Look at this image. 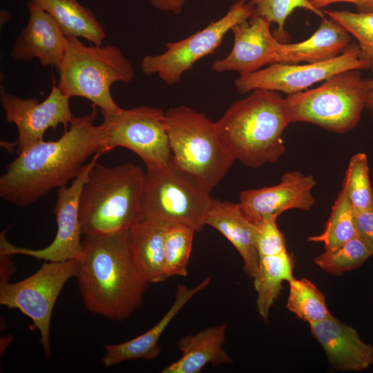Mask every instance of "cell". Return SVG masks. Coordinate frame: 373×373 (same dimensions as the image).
<instances>
[{
    "instance_id": "1",
    "label": "cell",
    "mask_w": 373,
    "mask_h": 373,
    "mask_svg": "<svg viewBox=\"0 0 373 373\" xmlns=\"http://www.w3.org/2000/svg\"><path fill=\"white\" fill-rule=\"evenodd\" d=\"M97 106L74 117L68 130L55 141H44L18 154L0 177V197L27 207L54 188L66 186L82 171L88 158L99 151V127L95 125Z\"/></svg>"
},
{
    "instance_id": "2",
    "label": "cell",
    "mask_w": 373,
    "mask_h": 373,
    "mask_svg": "<svg viewBox=\"0 0 373 373\" xmlns=\"http://www.w3.org/2000/svg\"><path fill=\"white\" fill-rule=\"evenodd\" d=\"M85 236L76 276L85 307L125 320L142 305L149 284L136 262L129 230Z\"/></svg>"
},
{
    "instance_id": "3",
    "label": "cell",
    "mask_w": 373,
    "mask_h": 373,
    "mask_svg": "<svg viewBox=\"0 0 373 373\" xmlns=\"http://www.w3.org/2000/svg\"><path fill=\"white\" fill-rule=\"evenodd\" d=\"M289 123L286 100L279 92L255 89L233 103L215 124L233 160L257 169L285 153L283 134Z\"/></svg>"
},
{
    "instance_id": "4",
    "label": "cell",
    "mask_w": 373,
    "mask_h": 373,
    "mask_svg": "<svg viewBox=\"0 0 373 373\" xmlns=\"http://www.w3.org/2000/svg\"><path fill=\"white\" fill-rule=\"evenodd\" d=\"M144 176V171L133 163L106 166L97 162L79 198L82 234L129 230L139 222Z\"/></svg>"
},
{
    "instance_id": "5",
    "label": "cell",
    "mask_w": 373,
    "mask_h": 373,
    "mask_svg": "<svg viewBox=\"0 0 373 373\" xmlns=\"http://www.w3.org/2000/svg\"><path fill=\"white\" fill-rule=\"evenodd\" d=\"M57 87L68 97L88 99L104 112L121 109L111 94L116 82L133 80L132 64L115 46H86L78 37L66 36V51Z\"/></svg>"
},
{
    "instance_id": "6",
    "label": "cell",
    "mask_w": 373,
    "mask_h": 373,
    "mask_svg": "<svg viewBox=\"0 0 373 373\" xmlns=\"http://www.w3.org/2000/svg\"><path fill=\"white\" fill-rule=\"evenodd\" d=\"M165 121L173 161L210 193L235 161L222 144L215 122L186 106L168 109Z\"/></svg>"
},
{
    "instance_id": "7",
    "label": "cell",
    "mask_w": 373,
    "mask_h": 373,
    "mask_svg": "<svg viewBox=\"0 0 373 373\" xmlns=\"http://www.w3.org/2000/svg\"><path fill=\"white\" fill-rule=\"evenodd\" d=\"M370 79L360 70L340 72L319 86L287 95L291 122H307L336 133L353 130L366 108Z\"/></svg>"
},
{
    "instance_id": "8",
    "label": "cell",
    "mask_w": 373,
    "mask_h": 373,
    "mask_svg": "<svg viewBox=\"0 0 373 373\" xmlns=\"http://www.w3.org/2000/svg\"><path fill=\"white\" fill-rule=\"evenodd\" d=\"M213 198L210 193L171 157L159 167L146 169L141 201V220L178 223L200 232Z\"/></svg>"
},
{
    "instance_id": "9",
    "label": "cell",
    "mask_w": 373,
    "mask_h": 373,
    "mask_svg": "<svg viewBox=\"0 0 373 373\" xmlns=\"http://www.w3.org/2000/svg\"><path fill=\"white\" fill-rule=\"evenodd\" d=\"M102 113L98 153L103 154L116 147H124L137 154L146 169L169 162L171 151L162 110L141 106Z\"/></svg>"
},
{
    "instance_id": "10",
    "label": "cell",
    "mask_w": 373,
    "mask_h": 373,
    "mask_svg": "<svg viewBox=\"0 0 373 373\" xmlns=\"http://www.w3.org/2000/svg\"><path fill=\"white\" fill-rule=\"evenodd\" d=\"M79 261L46 262L33 274L15 283H0V304L17 309L40 333L44 355H51L50 326L55 302L66 282L77 276Z\"/></svg>"
},
{
    "instance_id": "11",
    "label": "cell",
    "mask_w": 373,
    "mask_h": 373,
    "mask_svg": "<svg viewBox=\"0 0 373 373\" xmlns=\"http://www.w3.org/2000/svg\"><path fill=\"white\" fill-rule=\"evenodd\" d=\"M254 15L251 6L238 0L221 18L184 39L168 42L164 52L144 57L140 61L141 71L147 76L157 75L168 85L177 84L196 61L215 52L235 25Z\"/></svg>"
},
{
    "instance_id": "12",
    "label": "cell",
    "mask_w": 373,
    "mask_h": 373,
    "mask_svg": "<svg viewBox=\"0 0 373 373\" xmlns=\"http://www.w3.org/2000/svg\"><path fill=\"white\" fill-rule=\"evenodd\" d=\"M353 69L370 70L359 57L358 44L351 42L342 54L332 59L302 64L275 63L256 72L239 75L234 80V86L241 94L255 89H266L291 95L340 72Z\"/></svg>"
},
{
    "instance_id": "13",
    "label": "cell",
    "mask_w": 373,
    "mask_h": 373,
    "mask_svg": "<svg viewBox=\"0 0 373 373\" xmlns=\"http://www.w3.org/2000/svg\"><path fill=\"white\" fill-rule=\"evenodd\" d=\"M102 154L96 153L86 163L80 173L69 186L59 188L53 210L57 222V233L52 242L46 247L32 249L17 247L6 237L5 231L0 236V254H21L46 262H61L79 260L82 250L79 204L82 187L89 171Z\"/></svg>"
},
{
    "instance_id": "14",
    "label": "cell",
    "mask_w": 373,
    "mask_h": 373,
    "mask_svg": "<svg viewBox=\"0 0 373 373\" xmlns=\"http://www.w3.org/2000/svg\"><path fill=\"white\" fill-rule=\"evenodd\" d=\"M49 95L41 102L35 98H23L6 92L1 85L0 100L6 113V120L14 123L18 131L17 155L32 145L44 140L45 132L50 128L55 130L59 125L65 131L74 117L69 99L55 85Z\"/></svg>"
},
{
    "instance_id": "15",
    "label": "cell",
    "mask_w": 373,
    "mask_h": 373,
    "mask_svg": "<svg viewBox=\"0 0 373 373\" xmlns=\"http://www.w3.org/2000/svg\"><path fill=\"white\" fill-rule=\"evenodd\" d=\"M271 23L254 15L231 28L233 45L224 58L213 61L212 70L234 71L240 75L256 72L278 62L280 42L271 31Z\"/></svg>"
},
{
    "instance_id": "16",
    "label": "cell",
    "mask_w": 373,
    "mask_h": 373,
    "mask_svg": "<svg viewBox=\"0 0 373 373\" xmlns=\"http://www.w3.org/2000/svg\"><path fill=\"white\" fill-rule=\"evenodd\" d=\"M316 185L313 175L288 171L276 185L241 191L239 204L253 222L269 216L278 217L289 209L309 211L315 204L312 190Z\"/></svg>"
},
{
    "instance_id": "17",
    "label": "cell",
    "mask_w": 373,
    "mask_h": 373,
    "mask_svg": "<svg viewBox=\"0 0 373 373\" xmlns=\"http://www.w3.org/2000/svg\"><path fill=\"white\" fill-rule=\"evenodd\" d=\"M29 19L15 39L10 56L14 60L37 59L44 66L57 70L66 47V36L57 21L36 2L27 3Z\"/></svg>"
},
{
    "instance_id": "18",
    "label": "cell",
    "mask_w": 373,
    "mask_h": 373,
    "mask_svg": "<svg viewBox=\"0 0 373 373\" xmlns=\"http://www.w3.org/2000/svg\"><path fill=\"white\" fill-rule=\"evenodd\" d=\"M314 337L337 370L361 371L373 364V347L363 342L358 332L331 317L309 323Z\"/></svg>"
},
{
    "instance_id": "19",
    "label": "cell",
    "mask_w": 373,
    "mask_h": 373,
    "mask_svg": "<svg viewBox=\"0 0 373 373\" xmlns=\"http://www.w3.org/2000/svg\"><path fill=\"white\" fill-rule=\"evenodd\" d=\"M211 277L207 276L196 286L189 288L183 285L177 286L175 299L164 316L153 327L130 341L104 345L105 354L102 362L110 367L125 361L155 359L160 354L159 340L173 318L195 294L206 288Z\"/></svg>"
},
{
    "instance_id": "20",
    "label": "cell",
    "mask_w": 373,
    "mask_h": 373,
    "mask_svg": "<svg viewBox=\"0 0 373 373\" xmlns=\"http://www.w3.org/2000/svg\"><path fill=\"white\" fill-rule=\"evenodd\" d=\"M205 224L221 233L236 248L244 261V270L253 279L259 265L255 247L253 222L245 214L239 202L213 199Z\"/></svg>"
},
{
    "instance_id": "21",
    "label": "cell",
    "mask_w": 373,
    "mask_h": 373,
    "mask_svg": "<svg viewBox=\"0 0 373 373\" xmlns=\"http://www.w3.org/2000/svg\"><path fill=\"white\" fill-rule=\"evenodd\" d=\"M351 40V35L341 25L325 17L316 32L307 39L295 44L282 42L278 62L313 64L327 61L342 54Z\"/></svg>"
},
{
    "instance_id": "22",
    "label": "cell",
    "mask_w": 373,
    "mask_h": 373,
    "mask_svg": "<svg viewBox=\"0 0 373 373\" xmlns=\"http://www.w3.org/2000/svg\"><path fill=\"white\" fill-rule=\"evenodd\" d=\"M227 325L213 326L179 339L178 348L182 356L163 368L162 373H199L208 364L218 365L232 362L222 348Z\"/></svg>"
},
{
    "instance_id": "23",
    "label": "cell",
    "mask_w": 373,
    "mask_h": 373,
    "mask_svg": "<svg viewBox=\"0 0 373 373\" xmlns=\"http://www.w3.org/2000/svg\"><path fill=\"white\" fill-rule=\"evenodd\" d=\"M168 222L142 219L129 229L133 252L137 266L149 283L164 281L165 233Z\"/></svg>"
},
{
    "instance_id": "24",
    "label": "cell",
    "mask_w": 373,
    "mask_h": 373,
    "mask_svg": "<svg viewBox=\"0 0 373 373\" xmlns=\"http://www.w3.org/2000/svg\"><path fill=\"white\" fill-rule=\"evenodd\" d=\"M59 24L66 36L82 37L102 46L106 37L103 26L93 12L77 0H32Z\"/></svg>"
},
{
    "instance_id": "25",
    "label": "cell",
    "mask_w": 373,
    "mask_h": 373,
    "mask_svg": "<svg viewBox=\"0 0 373 373\" xmlns=\"http://www.w3.org/2000/svg\"><path fill=\"white\" fill-rule=\"evenodd\" d=\"M293 266V260L287 251L259 257L258 269L254 280L257 309L265 321L267 320L270 309L280 294L283 282L289 283L294 278Z\"/></svg>"
},
{
    "instance_id": "26",
    "label": "cell",
    "mask_w": 373,
    "mask_h": 373,
    "mask_svg": "<svg viewBox=\"0 0 373 373\" xmlns=\"http://www.w3.org/2000/svg\"><path fill=\"white\" fill-rule=\"evenodd\" d=\"M354 215L355 210L341 189L323 231L319 235L309 237L308 240L323 243L325 249L342 245L356 236Z\"/></svg>"
},
{
    "instance_id": "27",
    "label": "cell",
    "mask_w": 373,
    "mask_h": 373,
    "mask_svg": "<svg viewBox=\"0 0 373 373\" xmlns=\"http://www.w3.org/2000/svg\"><path fill=\"white\" fill-rule=\"evenodd\" d=\"M287 308L300 319L312 323L331 317L323 294L306 278H292L289 282Z\"/></svg>"
},
{
    "instance_id": "28",
    "label": "cell",
    "mask_w": 373,
    "mask_h": 373,
    "mask_svg": "<svg viewBox=\"0 0 373 373\" xmlns=\"http://www.w3.org/2000/svg\"><path fill=\"white\" fill-rule=\"evenodd\" d=\"M195 231L178 223H168L165 233V270L167 277L186 276Z\"/></svg>"
},
{
    "instance_id": "29",
    "label": "cell",
    "mask_w": 373,
    "mask_h": 373,
    "mask_svg": "<svg viewBox=\"0 0 373 373\" xmlns=\"http://www.w3.org/2000/svg\"><path fill=\"white\" fill-rule=\"evenodd\" d=\"M342 189L355 211L373 207V189L370 179L367 157L365 153H357L351 157Z\"/></svg>"
},
{
    "instance_id": "30",
    "label": "cell",
    "mask_w": 373,
    "mask_h": 373,
    "mask_svg": "<svg viewBox=\"0 0 373 373\" xmlns=\"http://www.w3.org/2000/svg\"><path fill=\"white\" fill-rule=\"evenodd\" d=\"M371 256L367 247L355 236L339 247L325 249L314 258V262L324 271L339 276L358 268Z\"/></svg>"
},
{
    "instance_id": "31",
    "label": "cell",
    "mask_w": 373,
    "mask_h": 373,
    "mask_svg": "<svg viewBox=\"0 0 373 373\" xmlns=\"http://www.w3.org/2000/svg\"><path fill=\"white\" fill-rule=\"evenodd\" d=\"M323 12L356 39L360 59L373 72V13L328 10H323Z\"/></svg>"
},
{
    "instance_id": "32",
    "label": "cell",
    "mask_w": 373,
    "mask_h": 373,
    "mask_svg": "<svg viewBox=\"0 0 373 373\" xmlns=\"http://www.w3.org/2000/svg\"><path fill=\"white\" fill-rule=\"evenodd\" d=\"M254 9V15L264 17L277 26L275 37L280 41L287 39L284 27L288 17L297 8L310 11L324 18L323 11L315 8L309 0H240Z\"/></svg>"
},
{
    "instance_id": "33",
    "label": "cell",
    "mask_w": 373,
    "mask_h": 373,
    "mask_svg": "<svg viewBox=\"0 0 373 373\" xmlns=\"http://www.w3.org/2000/svg\"><path fill=\"white\" fill-rule=\"evenodd\" d=\"M277 216H269L253 222V235L259 257L287 251L285 240L276 224Z\"/></svg>"
},
{
    "instance_id": "34",
    "label": "cell",
    "mask_w": 373,
    "mask_h": 373,
    "mask_svg": "<svg viewBox=\"0 0 373 373\" xmlns=\"http://www.w3.org/2000/svg\"><path fill=\"white\" fill-rule=\"evenodd\" d=\"M354 221L356 236L373 255V207L355 211Z\"/></svg>"
},
{
    "instance_id": "35",
    "label": "cell",
    "mask_w": 373,
    "mask_h": 373,
    "mask_svg": "<svg viewBox=\"0 0 373 373\" xmlns=\"http://www.w3.org/2000/svg\"><path fill=\"white\" fill-rule=\"evenodd\" d=\"M316 8L326 7L339 2L350 3L355 6L357 12L373 13V0H309Z\"/></svg>"
},
{
    "instance_id": "36",
    "label": "cell",
    "mask_w": 373,
    "mask_h": 373,
    "mask_svg": "<svg viewBox=\"0 0 373 373\" xmlns=\"http://www.w3.org/2000/svg\"><path fill=\"white\" fill-rule=\"evenodd\" d=\"M151 3L154 8L161 11L180 15L182 12L185 0H151Z\"/></svg>"
},
{
    "instance_id": "37",
    "label": "cell",
    "mask_w": 373,
    "mask_h": 373,
    "mask_svg": "<svg viewBox=\"0 0 373 373\" xmlns=\"http://www.w3.org/2000/svg\"><path fill=\"white\" fill-rule=\"evenodd\" d=\"M366 108L368 109L370 113L371 117L373 120V79H370Z\"/></svg>"
}]
</instances>
